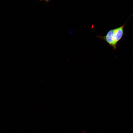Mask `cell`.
Returning <instances> with one entry per match:
<instances>
[{
  "label": "cell",
  "instance_id": "obj_2",
  "mask_svg": "<svg viewBox=\"0 0 133 133\" xmlns=\"http://www.w3.org/2000/svg\"><path fill=\"white\" fill-rule=\"evenodd\" d=\"M46 0V1H48V0Z\"/></svg>",
  "mask_w": 133,
  "mask_h": 133
},
{
  "label": "cell",
  "instance_id": "obj_1",
  "mask_svg": "<svg viewBox=\"0 0 133 133\" xmlns=\"http://www.w3.org/2000/svg\"><path fill=\"white\" fill-rule=\"evenodd\" d=\"M126 23L119 27L110 30L105 36H101L100 38L106 41L114 49H116L117 43L125 34L124 29Z\"/></svg>",
  "mask_w": 133,
  "mask_h": 133
}]
</instances>
